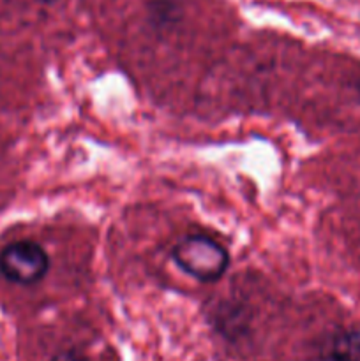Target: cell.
<instances>
[{
	"instance_id": "cell-1",
	"label": "cell",
	"mask_w": 360,
	"mask_h": 361,
	"mask_svg": "<svg viewBox=\"0 0 360 361\" xmlns=\"http://www.w3.org/2000/svg\"><path fill=\"white\" fill-rule=\"evenodd\" d=\"M173 261L180 270L200 282H217L229 264V254L214 238L205 235H187L172 250Z\"/></svg>"
},
{
	"instance_id": "cell-2",
	"label": "cell",
	"mask_w": 360,
	"mask_h": 361,
	"mask_svg": "<svg viewBox=\"0 0 360 361\" xmlns=\"http://www.w3.org/2000/svg\"><path fill=\"white\" fill-rule=\"evenodd\" d=\"M48 270V254L32 240L9 243L0 252V274L13 284L34 286L46 277Z\"/></svg>"
},
{
	"instance_id": "cell-3",
	"label": "cell",
	"mask_w": 360,
	"mask_h": 361,
	"mask_svg": "<svg viewBox=\"0 0 360 361\" xmlns=\"http://www.w3.org/2000/svg\"><path fill=\"white\" fill-rule=\"evenodd\" d=\"M321 361H360V334L355 330H335L325 335L320 344Z\"/></svg>"
},
{
	"instance_id": "cell-4",
	"label": "cell",
	"mask_w": 360,
	"mask_h": 361,
	"mask_svg": "<svg viewBox=\"0 0 360 361\" xmlns=\"http://www.w3.org/2000/svg\"><path fill=\"white\" fill-rule=\"evenodd\" d=\"M215 326L228 341H236L246 334L247 316H244V309H240V307L232 305V303H222L217 310V316H215Z\"/></svg>"
},
{
	"instance_id": "cell-5",
	"label": "cell",
	"mask_w": 360,
	"mask_h": 361,
	"mask_svg": "<svg viewBox=\"0 0 360 361\" xmlns=\"http://www.w3.org/2000/svg\"><path fill=\"white\" fill-rule=\"evenodd\" d=\"M52 361H90V360H88L83 353L76 351V349H67V351L56 353V355L52 358Z\"/></svg>"
}]
</instances>
